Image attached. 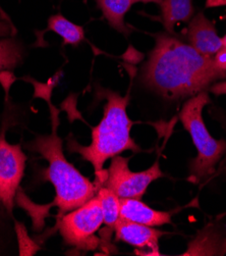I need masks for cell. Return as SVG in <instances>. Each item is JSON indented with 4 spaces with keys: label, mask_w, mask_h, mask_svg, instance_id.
Masks as SVG:
<instances>
[{
    "label": "cell",
    "mask_w": 226,
    "mask_h": 256,
    "mask_svg": "<svg viewBox=\"0 0 226 256\" xmlns=\"http://www.w3.org/2000/svg\"><path fill=\"white\" fill-rule=\"evenodd\" d=\"M156 45L142 68L143 83L167 99L192 96L212 82L223 79L226 72L213 58L204 56L191 45L173 36H155Z\"/></svg>",
    "instance_id": "1"
},
{
    "label": "cell",
    "mask_w": 226,
    "mask_h": 256,
    "mask_svg": "<svg viewBox=\"0 0 226 256\" xmlns=\"http://www.w3.org/2000/svg\"><path fill=\"white\" fill-rule=\"evenodd\" d=\"M107 99L104 106V116L100 124L93 128L92 142L89 146H81L69 140L68 147L71 151L80 153L84 160L89 162L96 174V186L102 187L107 170H103L105 162L119 156L125 150L140 151V147L131 137L134 122L129 118L127 106L129 95L120 96L108 90L102 91Z\"/></svg>",
    "instance_id": "2"
},
{
    "label": "cell",
    "mask_w": 226,
    "mask_h": 256,
    "mask_svg": "<svg viewBox=\"0 0 226 256\" xmlns=\"http://www.w3.org/2000/svg\"><path fill=\"white\" fill-rule=\"evenodd\" d=\"M58 120L53 116L52 133L38 136L28 144V148L35 151L48 162V168L44 172L47 181L55 188L54 206L58 208V218L79 208L97 194L98 187L84 176L63 154L62 140L57 134Z\"/></svg>",
    "instance_id": "3"
},
{
    "label": "cell",
    "mask_w": 226,
    "mask_h": 256,
    "mask_svg": "<svg viewBox=\"0 0 226 256\" xmlns=\"http://www.w3.org/2000/svg\"><path fill=\"white\" fill-rule=\"evenodd\" d=\"M208 104L209 96L202 91L186 102L180 114V120L192 136L198 150V156L191 164V180L194 183H199L211 176L216 164L226 151V142L214 139L203 120L202 112Z\"/></svg>",
    "instance_id": "4"
},
{
    "label": "cell",
    "mask_w": 226,
    "mask_h": 256,
    "mask_svg": "<svg viewBox=\"0 0 226 256\" xmlns=\"http://www.w3.org/2000/svg\"><path fill=\"white\" fill-rule=\"evenodd\" d=\"M104 222L101 203L95 196L84 206L58 218L57 228L67 245L83 250H94L99 246L95 236Z\"/></svg>",
    "instance_id": "5"
},
{
    "label": "cell",
    "mask_w": 226,
    "mask_h": 256,
    "mask_svg": "<svg viewBox=\"0 0 226 256\" xmlns=\"http://www.w3.org/2000/svg\"><path fill=\"white\" fill-rule=\"evenodd\" d=\"M129 158L116 156L106 172L102 187L113 191L119 198L141 199L153 181L163 176L158 162L150 168L134 172L129 168Z\"/></svg>",
    "instance_id": "6"
},
{
    "label": "cell",
    "mask_w": 226,
    "mask_h": 256,
    "mask_svg": "<svg viewBox=\"0 0 226 256\" xmlns=\"http://www.w3.org/2000/svg\"><path fill=\"white\" fill-rule=\"evenodd\" d=\"M27 156L19 144H9L0 134V202L11 214L14 197L26 168Z\"/></svg>",
    "instance_id": "7"
},
{
    "label": "cell",
    "mask_w": 226,
    "mask_h": 256,
    "mask_svg": "<svg viewBox=\"0 0 226 256\" xmlns=\"http://www.w3.org/2000/svg\"><path fill=\"white\" fill-rule=\"evenodd\" d=\"M117 241L128 243L139 250V255H160L158 250L161 231L149 226L125 220L119 218L114 226Z\"/></svg>",
    "instance_id": "8"
},
{
    "label": "cell",
    "mask_w": 226,
    "mask_h": 256,
    "mask_svg": "<svg viewBox=\"0 0 226 256\" xmlns=\"http://www.w3.org/2000/svg\"><path fill=\"white\" fill-rule=\"evenodd\" d=\"M187 37L199 54L213 58L222 47L221 38L218 37L214 24L200 12L190 22Z\"/></svg>",
    "instance_id": "9"
},
{
    "label": "cell",
    "mask_w": 226,
    "mask_h": 256,
    "mask_svg": "<svg viewBox=\"0 0 226 256\" xmlns=\"http://www.w3.org/2000/svg\"><path fill=\"white\" fill-rule=\"evenodd\" d=\"M119 218L125 220L146 224L149 226H163L171 222V214L166 212H158L149 208L141 199L119 198Z\"/></svg>",
    "instance_id": "10"
},
{
    "label": "cell",
    "mask_w": 226,
    "mask_h": 256,
    "mask_svg": "<svg viewBox=\"0 0 226 256\" xmlns=\"http://www.w3.org/2000/svg\"><path fill=\"white\" fill-rule=\"evenodd\" d=\"M162 0H96L98 8L111 27L124 35L130 33V29L124 24V16L135 4L154 2L160 4Z\"/></svg>",
    "instance_id": "11"
},
{
    "label": "cell",
    "mask_w": 226,
    "mask_h": 256,
    "mask_svg": "<svg viewBox=\"0 0 226 256\" xmlns=\"http://www.w3.org/2000/svg\"><path fill=\"white\" fill-rule=\"evenodd\" d=\"M161 20L169 34L174 33V26L180 22H188L194 14L192 0H162Z\"/></svg>",
    "instance_id": "12"
},
{
    "label": "cell",
    "mask_w": 226,
    "mask_h": 256,
    "mask_svg": "<svg viewBox=\"0 0 226 256\" xmlns=\"http://www.w3.org/2000/svg\"><path fill=\"white\" fill-rule=\"evenodd\" d=\"M49 30L53 31L63 39L64 44L78 45L84 40V29L66 20L61 14L52 16L48 20Z\"/></svg>",
    "instance_id": "13"
},
{
    "label": "cell",
    "mask_w": 226,
    "mask_h": 256,
    "mask_svg": "<svg viewBox=\"0 0 226 256\" xmlns=\"http://www.w3.org/2000/svg\"><path fill=\"white\" fill-rule=\"evenodd\" d=\"M96 197L101 203L104 216V222L108 228H114L115 224L119 220L120 214V199L110 189L101 187L96 194Z\"/></svg>",
    "instance_id": "14"
},
{
    "label": "cell",
    "mask_w": 226,
    "mask_h": 256,
    "mask_svg": "<svg viewBox=\"0 0 226 256\" xmlns=\"http://www.w3.org/2000/svg\"><path fill=\"white\" fill-rule=\"evenodd\" d=\"M22 58V48L13 39H0V72L14 68Z\"/></svg>",
    "instance_id": "15"
},
{
    "label": "cell",
    "mask_w": 226,
    "mask_h": 256,
    "mask_svg": "<svg viewBox=\"0 0 226 256\" xmlns=\"http://www.w3.org/2000/svg\"><path fill=\"white\" fill-rule=\"evenodd\" d=\"M213 60L218 68L226 72V48L221 47V49L214 56Z\"/></svg>",
    "instance_id": "16"
},
{
    "label": "cell",
    "mask_w": 226,
    "mask_h": 256,
    "mask_svg": "<svg viewBox=\"0 0 226 256\" xmlns=\"http://www.w3.org/2000/svg\"><path fill=\"white\" fill-rule=\"evenodd\" d=\"M211 92L215 95H222L226 94V82L217 83L211 87Z\"/></svg>",
    "instance_id": "17"
},
{
    "label": "cell",
    "mask_w": 226,
    "mask_h": 256,
    "mask_svg": "<svg viewBox=\"0 0 226 256\" xmlns=\"http://www.w3.org/2000/svg\"><path fill=\"white\" fill-rule=\"evenodd\" d=\"M226 4V0H207L206 6H224Z\"/></svg>",
    "instance_id": "18"
},
{
    "label": "cell",
    "mask_w": 226,
    "mask_h": 256,
    "mask_svg": "<svg viewBox=\"0 0 226 256\" xmlns=\"http://www.w3.org/2000/svg\"><path fill=\"white\" fill-rule=\"evenodd\" d=\"M221 43H222V47L226 48V35L223 38H221Z\"/></svg>",
    "instance_id": "19"
}]
</instances>
